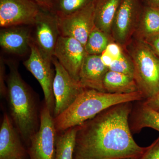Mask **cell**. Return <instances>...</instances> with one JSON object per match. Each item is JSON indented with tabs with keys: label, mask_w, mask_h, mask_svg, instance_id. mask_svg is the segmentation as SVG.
Segmentation results:
<instances>
[{
	"label": "cell",
	"mask_w": 159,
	"mask_h": 159,
	"mask_svg": "<svg viewBox=\"0 0 159 159\" xmlns=\"http://www.w3.org/2000/svg\"><path fill=\"white\" fill-rule=\"evenodd\" d=\"M133 102L113 106L79 125L74 159H139L146 147L137 144L129 127Z\"/></svg>",
	"instance_id": "6da1fadb"
},
{
	"label": "cell",
	"mask_w": 159,
	"mask_h": 159,
	"mask_svg": "<svg viewBox=\"0 0 159 159\" xmlns=\"http://www.w3.org/2000/svg\"><path fill=\"white\" fill-rule=\"evenodd\" d=\"M6 63L9 69L6 77V97L10 118L22 139L29 146L31 137L39 129L41 109L34 93L21 77L16 64L9 61Z\"/></svg>",
	"instance_id": "7a4b0ae2"
},
{
	"label": "cell",
	"mask_w": 159,
	"mask_h": 159,
	"mask_svg": "<svg viewBox=\"0 0 159 159\" xmlns=\"http://www.w3.org/2000/svg\"><path fill=\"white\" fill-rule=\"evenodd\" d=\"M144 100L139 91L129 94L110 93L85 89L63 112L54 118L57 133L82 125L99 113L113 106Z\"/></svg>",
	"instance_id": "3957f363"
},
{
	"label": "cell",
	"mask_w": 159,
	"mask_h": 159,
	"mask_svg": "<svg viewBox=\"0 0 159 159\" xmlns=\"http://www.w3.org/2000/svg\"><path fill=\"white\" fill-rule=\"evenodd\" d=\"M134 79L144 99L159 93V57L150 47L141 44L133 55Z\"/></svg>",
	"instance_id": "277c9868"
},
{
	"label": "cell",
	"mask_w": 159,
	"mask_h": 159,
	"mask_svg": "<svg viewBox=\"0 0 159 159\" xmlns=\"http://www.w3.org/2000/svg\"><path fill=\"white\" fill-rule=\"evenodd\" d=\"M40 109L39 129L30 140L28 155L29 159H54L57 132L54 117L44 102Z\"/></svg>",
	"instance_id": "5b68a950"
},
{
	"label": "cell",
	"mask_w": 159,
	"mask_h": 159,
	"mask_svg": "<svg viewBox=\"0 0 159 159\" xmlns=\"http://www.w3.org/2000/svg\"><path fill=\"white\" fill-rule=\"evenodd\" d=\"M34 38L31 39L43 57L52 63L54 50L60 36L58 17L52 11L41 9L35 23Z\"/></svg>",
	"instance_id": "8992f818"
},
{
	"label": "cell",
	"mask_w": 159,
	"mask_h": 159,
	"mask_svg": "<svg viewBox=\"0 0 159 159\" xmlns=\"http://www.w3.org/2000/svg\"><path fill=\"white\" fill-rule=\"evenodd\" d=\"M52 63L55 67L53 87L55 118L68 108L85 88L71 77L55 57Z\"/></svg>",
	"instance_id": "52a82bcc"
},
{
	"label": "cell",
	"mask_w": 159,
	"mask_h": 159,
	"mask_svg": "<svg viewBox=\"0 0 159 159\" xmlns=\"http://www.w3.org/2000/svg\"><path fill=\"white\" fill-rule=\"evenodd\" d=\"M30 51L29 58L24 62V66L39 82L43 93L44 102L54 116L55 101L53 87L55 74L51 67L52 63L43 57L32 39Z\"/></svg>",
	"instance_id": "ba28073f"
},
{
	"label": "cell",
	"mask_w": 159,
	"mask_h": 159,
	"mask_svg": "<svg viewBox=\"0 0 159 159\" xmlns=\"http://www.w3.org/2000/svg\"><path fill=\"white\" fill-rule=\"evenodd\" d=\"M57 17L60 35L75 39L85 47L89 35L95 27L94 0L75 13Z\"/></svg>",
	"instance_id": "9c48e42d"
},
{
	"label": "cell",
	"mask_w": 159,
	"mask_h": 159,
	"mask_svg": "<svg viewBox=\"0 0 159 159\" xmlns=\"http://www.w3.org/2000/svg\"><path fill=\"white\" fill-rule=\"evenodd\" d=\"M41 10L34 0H0V26L33 25Z\"/></svg>",
	"instance_id": "30bf717a"
},
{
	"label": "cell",
	"mask_w": 159,
	"mask_h": 159,
	"mask_svg": "<svg viewBox=\"0 0 159 159\" xmlns=\"http://www.w3.org/2000/svg\"><path fill=\"white\" fill-rule=\"evenodd\" d=\"M87 54L85 47L79 41L60 35L55 47L54 57L71 77L79 81L80 72Z\"/></svg>",
	"instance_id": "8fae6325"
},
{
	"label": "cell",
	"mask_w": 159,
	"mask_h": 159,
	"mask_svg": "<svg viewBox=\"0 0 159 159\" xmlns=\"http://www.w3.org/2000/svg\"><path fill=\"white\" fill-rule=\"evenodd\" d=\"M11 118L5 113L0 127V159H25L28 152Z\"/></svg>",
	"instance_id": "7c38bea8"
},
{
	"label": "cell",
	"mask_w": 159,
	"mask_h": 159,
	"mask_svg": "<svg viewBox=\"0 0 159 159\" xmlns=\"http://www.w3.org/2000/svg\"><path fill=\"white\" fill-rule=\"evenodd\" d=\"M31 32L24 25L2 28L0 31V46L6 52L15 55H25L30 51Z\"/></svg>",
	"instance_id": "4fadbf2b"
},
{
	"label": "cell",
	"mask_w": 159,
	"mask_h": 159,
	"mask_svg": "<svg viewBox=\"0 0 159 159\" xmlns=\"http://www.w3.org/2000/svg\"><path fill=\"white\" fill-rule=\"evenodd\" d=\"M108 70L100 55L87 54L80 72L79 82L84 88L105 92L103 80Z\"/></svg>",
	"instance_id": "5bb4252c"
},
{
	"label": "cell",
	"mask_w": 159,
	"mask_h": 159,
	"mask_svg": "<svg viewBox=\"0 0 159 159\" xmlns=\"http://www.w3.org/2000/svg\"><path fill=\"white\" fill-rule=\"evenodd\" d=\"M141 0H122L113 24L117 39L125 40L135 20L142 14Z\"/></svg>",
	"instance_id": "9a60e30c"
},
{
	"label": "cell",
	"mask_w": 159,
	"mask_h": 159,
	"mask_svg": "<svg viewBox=\"0 0 159 159\" xmlns=\"http://www.w3.org/2000/svg\"><path fill=\"white\" fill-rule=\"evenodd\" d=\"M129 118V125L133 134L139 133L143 129L150 128L159 132V113L136 101Z\"/></svg>",
	"instance_id": "2e32d148"
},
{
	"label": "cell",
	"mask_w": 159,
	"mask_h": 159,
	"mask_svg": "<svg viewBox=\"0 0 159 159\" xmlns=\"http://www.w3.org/2000/svg\"><path fill=\"white\" fill-rule=\"evenodd\" d=\"M122 0H94L95 26L105 33L110 31Z\"/></svg>",
	"instance_id": "e0dca14e"
},
{
	"label": "cell",
	"mask_w": 159,
	"mask_h": 159,
	"mask_svg": "<svg viewBox=\"0 0 159 159\" xmlns=\"http://www.w3.org/2000/svg\"><path fill=\"white\" fill-rule=\"evenodd\" d=\"M103 86L105 92L110 93L129 94L139 91L134 77L109 70L104 76Z\"/></svg>",
	"instance_id": "ac0fdd59"
},
{
	"label": "cell",
	"mask_w": 159,
	"mask_h": 159,
	"mask_svg": "<svg viewBox=\"0 0 159 159\" xmlns=\"http://www.w3.org/2000/svg\"><path fill=\"white\" fill-rule=\"evenodd\" d=\"M79 126L57 133L54 159H74L76 137Z\"/></svg>",
	"instance_id": "d6986e66"
},
{
	"label": "cell",
	"mask_w": 159,
	"mask_h": 159,
	"mask_svg": "<svg viewBox=\"0 0 159 159\" xmlns=\"http://www.w3.org/2000/svg\"><path fill=\"white\" fill-rule=\"evenodd\" d=\"M141 17L145 35L150 38L159 34V8L144 6Z\"/></svg>",
	"instance_id": "ffe728a7"
},
{
	"label": "cell",
	"mask_w": 159,
	"mask_h": 159,
	"mask_svg": "<svg viewBox=\"0 0 159 159\" xmlns=\"http://www.w3.org/2000/svg\"><path fill=\"white\" fill-rule=\"evenodd\" d=\"M94 0H53L51 11L57 17H63L77 12Z\"/></svg>",
	"instance_id": "44dd1931"
},
{
	"label": "cell",
	"mask_w": 159,
	"mask_h": 159,
	"mask_svg": "<svg viewBox=\"0 0 159 159\" xmlns=\"http://www.w3.org/2000/svg\"><path fill=\"white\" fill-rule=\"evenodd\" d=\"M108 43L105 33L95 26L90 33L85 46L87 54L100 55L105 51Z\"/></svg>",
	"instance_id": "7402d4cb"
},
{
	"label": "cell",
	"mask_w": 159,
	"mask_h": 159,
	"mask_svg": "<svg viewBox=\"0 0 159 159\" xmlns=\"http://www.w3.org/2000/svg\"><path fill=\"white\" fill-rule=\"evenodd\" d=\"M108 70L126 74L134 78L133 63L128 60L123 54L118 58L114 60L109 67Z\"/></svg>",
	"instance_id": "603a6c76"
},
{
	"label": "cell",
	"mask_w": 159,
	"mask_h": 159,
	"mask_svg": "<svg viewBox=\"0 0 159 159\" xmlns=\"http://www.w3.org/2000/svg\"><path fill=\"white\" fill-rule=\"evenodd\" d=\"M138 159H159V136Z\"/></svg>",
	"instance_id": "cb8c5ba5"
},
{
	"label": "cell",
	"mask_w": 159,
	"mask_h": 159,
	"mask_svg": "<svg viewBox=\"0 0 159 159\" xmlns=\"http://www.w3.org/2000/svg\"><path fill=\"white\" fill-rule=\"evenodd\" d=\"M6 61L2 57L0 60V93L2 97H6L7 95V85L6 83Z\"/></svg>",
	"instance_id": "d4e9b609"
},
{
	"label": "cell",
	"mask_w": 159,
	"mask_h": 159,
	"mask_svg": "<svg viewBox=\"0 0 159 159\" xmlns=\"http://www.w3.org/2000/svg\"><path fill=\"white\" fill-rule=\"evenodd\" d=\"M104 51L109 54L114 59L118 58L122 54L119 46L115 43L109 44Z\"/></svg>",
	"instance_id": "484cf974"
},
{
	"label": "cell",
	"mask_w": 159,
	"mask_h": 159,
	"mask_svg": "<svg viewBox=\"0 0 159 159\" xmlns=\"http://www.w3.org/2000/svg\"><path fill=\"white\" fill-rule=\"evenodd\" d=\"M142 101L145 105L159 113V93L153 97L144 99Z\"/></svg>",
	"instance_id": "4316f807"
},
{
	"label": "cell",
	"mask_w": 159,
	"mask_h": 159,
	"mask_svg": "<svg viewBox=\"0 0 159 159\" xmlns=\"http://www.w3.org/2000/svg\"><path fill=\"white\" fill-rule=\"evenodd\" d=\"M34 1L43 10L51 11L53 0H34Z\"/></svg>",
	"instance_id": "83f0119b"
},
{
	"label": "cell",
	"mask_w": 159,
	"mask_h": 159,
	"mask_svg": "<svg viewBox=\"0 0 159 159\" xmlns=\"http://www.w3.org/2000/svg\"><path fill=\"white\" fill-rule=\"evenodd\" d=\"M149 43L153 51L159 57V34L149 38Z\"/></svg>",
	"instance_id": "f1b7e54d"
},
{
	"label": "cell",
	"mask_w": 159,
	"mask_h": 159,
	"mask_svg": "<svg viewBox=\"0 0 159 159\" xmlns=\"http://www.w3.org/2000/svg\"><path fill=\"white\" fill-rule=\"evenodd\" d=\"M100 57L103 64L106 66L108 68L114 60L112 57H111L109 54L107 53L105 51H104L101 55H100Z\"/></svg>",
	"instance_id": "f546056e"
},
{
	"label": "cell",
	"mask_w": 159,
	"mask_h": 159,
	"mask_svg": "<svg viewBox=\"0 0 159 159\" xmlns=\"http://www.w3.org/2000/svg\"><path fill=\"white\" fill-rule=\"evenodd\" d=\"M145 6L159 8V0H142Z\"/></svg>",
	"instance_id": "4dcf8cb0"
},
{
	"label": "cell",
	"mask_w": 159,
	"mask_h": 159,
	"mask_svg": "<svg viewBox=\"0 0 159 159\" xmlns=\"http://www.w3.org/2000/svg\"><path fill=\"white\" fill-rule=\"evenodd\" d=\"M121 159H138L137 158H123Z\"/></svg>",
	"instance_id": "1f68e13d"
}]
</instances>
